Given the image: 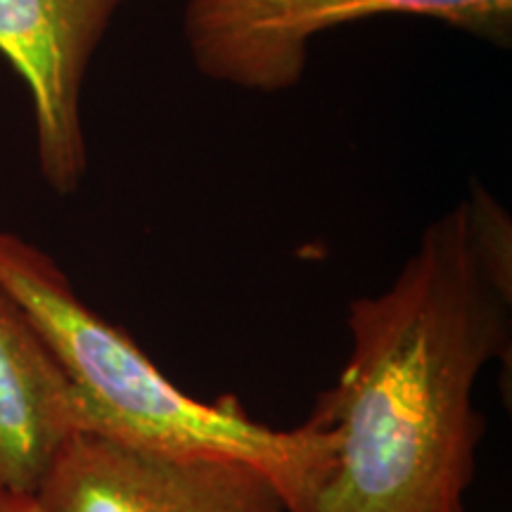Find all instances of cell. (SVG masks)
<instances>
[{
	"label": "cell",
	"instance_id": "cell-1",
	"mask_svg": "<svg viewBox=\"0 0 512 512\" xmlns=\"http://www.w3.org/2000/svg\"><path fill=\"white\" fill-rule=\"evenodd\" d=\"M510 302L465 200L422 230L392 287L349 304V358L306 418L339 441L311 512H465L486 427L475 384L510 356Z\"/></svg>",
	"mask_w": 512,
	"mask_h": 512
},
{
	"label": "cell",
	"instance_id": "cell-2",
	"mask_svg": "<svg viewBox=\"0 0 512 512\" xmlns=\"http://www.w3.org/2000/svg\"><path fill=\"white\" fill-rule=\"evenodd\" d=\"M0 287L27 313L74 384L86 430L192 458L240 460L278 486L287 512H311L337 456V434L302 422L273 430L238 396L181 392L136 339L98 316L50 254L0 230Z\"/></svg>",
	"mask_w": 512,
	"mask_h": 512
},
{
	"label": "cell",
	"instance_id": "cell-3",
	"mask_svg": "<svg viewBox=\"0 0 512 512\" xmlns=\"http://www.w3.org/2000/svg\"><path fill=\"white\" fill-rule=\"evenodd\" d=\"M389 15L437 19L496 46L512 38V0H185L183 34L202 76L280 93L302 81L313 38Z\"/></svg>",
	"mask_w": 512,
	"mask_h": 512
},
{
	"label": "cell",
	"instance_id": "cell-4",
	"mask_svg": "<svg viewBox=\"0 0 512 512\" xmlns=\"http://www.w3.org/2000/svg\"><path fill=\"white\" fill-rule=\"evenodd\" d=\"M41 512H287L280 489L240 460L192 458L74 430L31 494Z\"/></svg>",
	"mask_w": 512,
	"mask_h": 512
},
{
	"label": "cell",
	"instance_id": "cell-5",
	"mask_svg": "<svg viewBox=\"0 0 512 512\" xmlns=\"http://www.w3.org/2000/svg\"><path fill=\"white\" fill-rule=\"evenodd\" d=\"M126 0H0V55L31 95L36 155L57 195L88 169L81 95L95 50Z\"/></svg>",
	"mask_w": 512,
	"mask_h": 512
},
{
	"label": "cell",
	"instance_id": "cell-6",
	"mask_svg": "<svg viewBox=\"0 0 512 512\" xmlns=\"http://www.w3.org/2000/svg\"><path fill=\"white\" fill-rule=\"evenodd\" d=\"M86 430L74 384L0 287V491L31 496L57 446Z\"/></svg>",
	"mask_w": 512,
	"mask_h": 512
},
{
	"label": "cell",
	"instance_id": "cell-7",
	"mask_svg": "<svg viewBox=\"0 0 512 512\" xmlns=\"http://www.w3.org/2000/svg\"><path fill=\"white\" fill-rule=\"evenodd\" d=\"M467 209L479 264L496 290L512 299V226L508 211L484 188L472 190Z\"/></svg>",
	"mask_w": 512,
	"mask_h": 512
},
{
	"label": "cell",
	"instance_id": "cell-8",
	"mask_svg": "<svg viewBox=\"0 0 512 512\" xmlns=\"http://www.w3.org/2000/svg\"><path fill=\"white\" fill-rule=\"evenodd\" d=\"M0 512H41L34 498L27 494H12V491H0Z\"/></svg>",
	"mask_w": 512,
	"mask_h": 512
}]
</instances>
